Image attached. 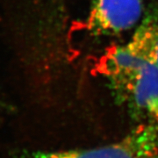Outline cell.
<instances>
[{
  "label": "cell",
  "instance_id": "6da1fadb",
  "mask_svg": "<svg viewBox=\"0 0 158 158\" xmlns=\"http://www.w3.org/2000/svg\"><path fill=\"white\" fill-rule=\"evenodd\" d=\"M20 158H158V121L138 125L123 139L106 146L57 151H32Z\"/></svg>",
  "mask_w": 158,
  "mask_h": 158
},
{
  "label": "cell",
  "instance_id": "7a4b0ae2",
  "mask_svg": "<svg viewBox=\"0 0 158 158\" xmlns=\"http://www.w3.org/2000/svg\"><path fill=\"white\" fill-rule=\"evenodd\" d=\"M142 11V0H93L83 29L97 37L123 34L141 21Z\"/></svg>",
  "mask_w": 158,
  "mask_h": 158
},
{
  "label": "cell",
  "instance_id": "3957f363",
  "mask_svg": "<svg viewBox=\"0 0 158 158\" xmlns=\"http://www.w3.org/2000/svg\"><path fill=\"white\" fill-rule=\"evenodd\" d=\"M116 97L144 122L158 121V69L151 59L136 70Z\"/></svg>",
  "mask_w": 158,
  "mask_h": 158
},
{
  "label": "cell",
  "instance_id": "277c9868",
  "mask_svg": "<svg viewBox=\"0 0 158 158\" xmlns=\"http://www.w3.org/2000/svg\"><path fill=\"white\" fill-rule=\"evenodd\" d=\"M23 8L40 14L54 15L66 11V0H15Z\"/></svg>",
  "mask_w": 158,
  "mask_h": 158
},
{
  "label": "cell",
  "instance_id": "5b68a950",
  "mask_svg": "<svg viewBox=\"0 0 158 158\" xmlns=\"http://www.w3.org/2000/svg\"><path fill=\"white\" fill-rule=\"evenodd\" d=\"M148 17L150 22L149 56L158 69V15L150 14Z\"/></svg>",
  "mask_w": 158,
  "mask_h": 158
}]
</instances>
